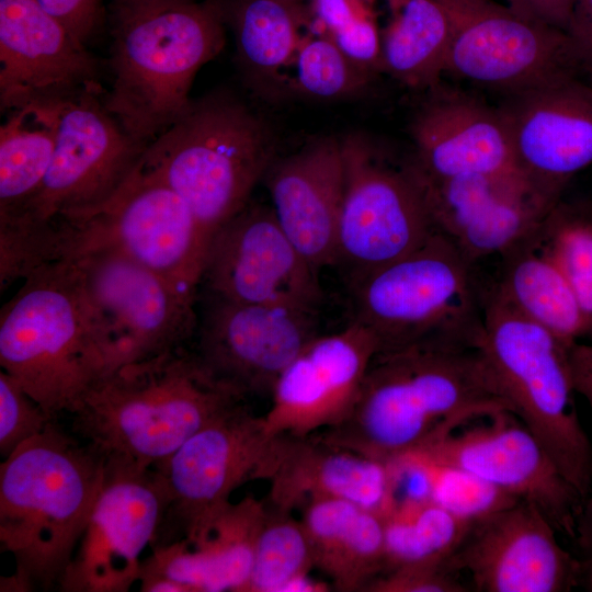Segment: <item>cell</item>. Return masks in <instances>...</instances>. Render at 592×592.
Wrapping results in <instances>:
<instances>
[{
  "label": "cell",
  "instance_id": "cell-24",
  "mask_svg": "<svg viewBox=\"0 0 592 592\" xmlns=\"http://www.w3.org/2000/svg\"><path fill=\"white\" fill-rule=\"evenodd\" d=\"M413 115L411 163L434 179L514 169L509 127L500 106L440 82Z\"/></svg>",
  "mask_w": 592,
  "mask_h": 592
},
{
  "label": "cell",
  "instance_id": "cell-39",
  "mask_svg": "<svg viewBox=\"0 0 592 592\" xmlns=\"http://www.w3.org/2000/svg\"><path fill=\"white\" fill-rule=\"evenodd\" d=\"M55 419L14 380L0 372V454L8 457L19 445L42 433Z\"/></svg>",
  "mask_w": 592,
  "mask_h": 592
},
{
  "label": "cell",
  "instance_id": "cell-15",
  "mask_svg": "<svg viewBox=\"0 0 592 592\" xmlns=\"http://www.w3.org/2000/svg\"><path fill=\"white\" fill-rule=\"evenodd\" d=\"M437 1L451 27L445 75L505 95L563 73L579 75L566 33L494 0Z\"/></svg>",
  "mask_w": 592,
  "mask_h": 592
},
{
  "label": "cell",
  "instance_id": "cell-18",
  "mask_svg": "<svg viewBox=\"0 0 592 592\" xmlns=\"http://www.w3.org/2000/svg\"><path fill=\"white\" fill-rule=\"evenodd\" d=\"M436 230L473 262L501 255L534 235L560 201L517 168L434 179L408 163Z\"/></svg>",
  "mask_w": 592,
  "mask_h": 592
},
{
  "label": "cell",
  "instance_id": "cell-36",
  "mask_svg": "<svg viewBox=\"0 0 592 592\" xmlns=\"http://www.w3.org/2000/svg\"><path fill=\"white\" fill-rule=\"evenodd\" d=\"M537 237L565 273L592 334V202L561 198Z\"/></svg>",
  "mask_w": 592,
  "mask_h": 592
},
{
  "label": "cell",
  "instance_id": "cell-46",
  "mask_svg": "<svg viewBox=\"0 0 592 592\" xmlns=\"http://www.w3.org/2000/svg\"><path fill=\"white\" fill-rule=\"evenodd\" d=\"M581 563V585H583L587 590L592 591V553L583 554Z\"/></svg>",
  "mask_w": 592,
  "mask_h": 592
},
{
  "label": "cell",
  "instance_id": "cell-5",
  "mask_svg": "<svg viewBox=\"0 0 592 592\" xmlns=\"http://www.w3.org/2000/svg\"><path fill=\"white\" fill-rule=\"evenodd\" d=\"M220 0H153L113 8L106 110L148 146L190 105L198 70L226 44Z\"/></svg>",
  "mask_w": 592,
  "mask_h": 592
},
{
  "label": "cell",
  "instance_id": "cell-13",
  "mask_svg": "<svg viewBox=\"0 0 592 592\" xmlns=\"http://www.w3.org/2000/svg\"><path fill=\"white\" fill-rule=\"evenodd\" d=\"M488 419L489 423L455 431L396 462L463 470L532 504L559 534L576 539L584 499L513 413Z\"/></svg>",
  "mask_w": 592,
  "mask_h": 592
},
{
  "label": "cell",
  "instance_id": "cell-28",
  "mask_svg": "<svg viewBox=\"0 0 592 592\" xmlns=\"http://www.w3.org/2000/svg\"><path fill=\"white\" fill-rule=\"evenodd\" d=\"M300 509L315 569L337 591H366L385 570L383 515L338 499L309 500Z\"/></svg>",
  "mask_w": 592,
  "mask_h": 592
},
{
  "label": "cell",
  "instance_id": "cell-22",
  "mask_svg": "<svg viewBox=\"0 0 592 592\" xmlns=\"http://www.w3.org/2000/svg\"><path fill=\"white\" fill-rule=\"evenodd\" d=\"M378 351L374 334L353 320L338 332L318 334L276 380L263 415L269 432L306 437L342 423Z\"/></svg>",
  "mask_w": 592,
  "mask_h": 592
},
{
  "label": "cell",
  "instance_id": "cell-21",
  "mask_svg": "<svg viewBox=\"0 0 592 592\" xmlns=\"http://www.w3.org/2000/svg\"><path fill=\"white\" fill-rule=\"evenodd\" d=\"M515 167L556 200L592 164V82L563 73L510 93L499 105Z\"/></svg>",
  "mask_w": 592,
  "mask_h": 592
},
{
  "label": "cell",
  "instance_id": "cell-26",
  "mask_svg": "<svg viewBox=\"0 0 592 592\" xmlns=\"http://www.w3.org/2000/svg\"><path fill=\"white\" fill-rule=\"evenodd\" d=\"M266 504L293 512L314 499H338L385 515L398 500L392 468L316 435H286L282 457L269 480Z\"/></svg>",
  "mask_w": 592,
  "mask_h": 592
},
{
  "label": "cell",
  "instance_id": "cell-27",
  "mask_svg": "<svg viewBox=\"0 0 592 592\" xmlns=\"http://www.w3.org/2000/svg\"><path fill=\"white\" fill-rule=\"evenodd\" d=\"M266 513L265 500L247 496L231 502L201 542L151 545L138 582L164 579L185 592H246Z\"/></svg>",
  "mask_w": 592,
  "mask_h": 592
},
{
  "label": "cell",
  "instance_id": "cell-45",
  "mask_svg": "<svg viewBox=\"0 0 592 592\" xmlns=\"http://www.w3.org/2000/svg\"><path fill=\"white\" fill-rule=\"evenodd\" d=\"M583 554L592 553V494L583 502L577 525V537Z\"/></svg>",
  "mask_w": 592,
  "mask_h": 592
},
{
  "label": "cell",
  "instance_id": "cell-16",
  "mask_svg": "<svg viewBox=\"0 0 592 592\" xmlns=\"http://www.w3.org/2000/svg\"><path fill=\"white\" fill-rule=\"evenodd\" d=\"M168 503L153 467L105 459L102 486L60 582L66 592H126L139 581Z\"/></svg>",
  "mask_w": 592,
  "mask_h": 592
},
{
  "label": "cell",
  "instance_id": "cell-20",
  "mask_svg": "<svg viewBox=\"0 0 592 592\" xmlns=\"http://www.w3.org/2000/svg\"><path fill=\"white\" fill-rule=\"evenodd\" d=\"M194 352L241 397L266 396L317 333L316 311L209 296Z\"/></svg>",
  "mask_w": 592,
  "mask_h": 592
},
{
  "label": "cell",
  "instance_id": "cell-33",
  "mask_svg": "<svg viewBox=\"0 0 592 592\" xmlns=\"http://www.w3.org/2000/svg\"><path fill=\"white\" fill-rule=\"evenodd\" d=\"M385 570L449 568L475 520L429 498L402 497L383 516ZM454 572V571H453ZM382 573V574H383Z\"/></svg>",
  "mask_w": 592,
  "mask_h": 592
},
{
  "label": "cell",
  "instance_id": "cell-48",
  "mask_svg": "<svg viewBox=\"0 0 592 592\" xmlns=\"http://www.w3.org/2000/svg\"><path fill=\"white\" fill-rule=\"evenodd\" d=\"M299 1H304V0H299ZM309 1H311V0H309Z\"/></svg>",
  "mask_w": 592,
  "mask_h": 592
},
{
  "label": "cell",
  "instance_id": "cell-34",
  "mask_svg": "<svg viewBox=\"0 0 592 592\" xmlns=\"http://www.w3.org/2000/svg\"><path fill=\"white\" fill-rule=\"evenodd\" d=\"M287 78L286 92L314 102H338L363 93L374 79L326 34L304 36Z\"/></svg>",
  "mask_w": 592,
  "mask_h": 592
},
{
  "label": "cell",
  "instance_id": "cell-1",
  "mask_svg": "<svg viewBox=\"0 0 592 592\" xmlns=\"http://www.w3.org/2000/svg\"><path fill=\"white\" fill-rule=\"evenodd\" d=\"M503 411L510 406L480 346L419 344L377 352L350 415L315 435L391 464Z\"/></svg>",
  "mask_w": 592,
  "mask_h": 592
},
{
  "label": "cell",
  "instance_id": "cell-32",
  "mask_svg": "<svg viewBox=\"0 0 592 592\" xmlns=\"http://www.w3.org/2000/svg\"><path fill=\"white\" fill-rule=\"evenodd\" d=\"M5 114L0 126V227L19 219L34 202L56 146L55 101Z\"/></svg>",
  "mask_w": 592,
  "mask_h": 592
},
{
  "label": "cell",
  "instance_id": "cell-11",
  "mask_svg": "<svg viewBox=\"0 0 592 592\" xmlns=\"http://www.w3.org/2000/svg\"><path fill=\"white\" fill-rule=\"evenodd\" d=\"M344 189L334 264L351 284L421 246L435 227L408 166L386 162L361 133L341 138Z\"/></svg>",
  "mask_w": 592,
  "mask_h": 592
},
{
  "label": "cell",
  "instance_id": "cell-31",
  "mask_svg": "<svg viewBox=\"0 0 592 592\" xmlns=\"http://www.w3.org/2000/svg\"><path fill=\"white\" fill-rule=\"evenodd\" d=\"M387 12L379 26L382 73L425 92L442 82L451 41L447 14L437 0H373Z\"/></svg>",
  "mask_w": 592,
  "mask_h": 592
},
{
  "label": "cell",
  "instance_id": "cell-35",
  "mask_svg": "<svg viewBox=\"0 0 592 592\" xmlns=\"http://www.w3.org/2000/svg\"><path fill=\"white\" fill-rule=\"evenodd\" d=\"M312 569L311 547L300 519L267 505L246 592L289 591Z\"/></svg>",
  "mask_w": 592,
  "mask_h": 592
},
{
  "label": "cell",
  "instance_id": "cell-40",
  "mask_svg": "<svg viewBox=\"0 0 592 592\" xmlns=\"http://www.w3.org/2000/svg\"><path fill=\"white\" fill-rule=\"evenodd\" d=\"M458 573L448 568H412L387 571L366 592H467Z\"/></svg>",
  "mask_w": 592,
  "mask_h": 592
},
{
  "label": "cell",
  "instance_id": "cell-2",
  "mask_svg": "<svg viewBox=\"0 0 592 592\" xmlns=\"http://www.w3.org/2000/svg\"><path fill=\"white\" fill-rule=\"evenodd\" d=\"M105 458L53 421L0 466V543L15 569L0 591L59 588L100 492Z\"/></svg>",
  "mask_w": 592,
  "mask_h": 592
},
{
  "label": "cell",
  "instance_id": "cell-8",
  "mask_svg": "<svg viewBox=\"0 0 592 592\" xmlns=\"http://www.w3.org/2000/svg\"><path fill=\"white\" fill-rule=\"evenodd\" d=\"M570 345L488 285L483 357L511 412L585 500L592 494V443L574 403Z\"/></svg>",
  "mask_w": 592,
  "mask_h": 592
},
{
  "label": "cell",
  "instance_id": "cell-37",
  "mask_svg": "<svg viewBox=\"0 0 592 592\" xmlns=\"http://www.w3.org/2000/svg\"><path fill=\"white\" fill-rule=\"evenodd\" d=\"M310 30L328 35L360 68L382 75L380 35L373 0H311Z\"/></svg>",
  "mask_w": 592,
  "mask_h": 592
},
{
  "label": "cell",
  "instance_id": "cell-4",
  "mask_svg": "<svg viewBox=\"0 0 592 592\" xmlns=\"http://www.w3.org/2000/svg\"><path fill=\"white\" fill-rule=\"evenodd\" d=\"M0 365L53 419L73 414L116 368L73 258L30 274L2 306Z\"/></svg>",
  "mask_w": 592,
  "mask_h": 592
},
{
  "label": "cell",
  "instance_id": "cell-23",
  "mask_svg": "<svg viewBox=\"0 0 592 592\" xmlns=\"http://www.w3.org/2000/svg\"><path fill=\"white\" fill-rule=\"evenodd\" d=\"M99 65L84 43L37 0H0L2 112L101 91Z\"/></svg>",
  "mask_w": 592,
  "mask_h": 592
},
{
  "label": "cell",
  "instance_id": "cell-7",
  "mask_svg": "<svg viewBox=\"0 0 592 592\" xmlns=\"http://www.w3.org/2000/svg\"><path fill=\"white\" fill-rule=\"evenodd\" d=\"M476 264L434 230L417 249L350 285L353 321L379 351L430 344L479 348L487 286Z\"/></svg>",
  "mask_w": 592,
  "mask_h": 592
},
{
  "label": "cell",
  "instance_id": "cell-30",
  "mask_svg": "<svg viewBox=\"0 0 592 592\" xmlns=\"http://www.w3.org/2000/svg\"><path fill=\"white\" fill-rule=\"evenodd\" d=\"M537 231L500 255L499 277L492 285L522 315L572 344L591 335L590 326L565 273L540 243Z\"/></svg>",
  "mask_w": 592,
  "mask_h": 592
},
{
  "label": "cell",
  "instance_id": "cell-38",
  "mask_svg": "<svg viewBox=\"0 0 592 592\" xmlns=\"http://www.w3.org/2000/svg\"><path fill=\"white\" fill-rule=\"evenodd\" d=\"M395 464L418 468L426 480L429 499L473 520L520 501L463 470L405 462Z\"/></svg>",
  "mask_w": 592,
  "mask_h": 592
},
{
  "label": "cell",
  "instance_id": "cell-43",
  "mask_svg": "<svg viewBox=\"0 0 592 592\" xmlns=\"http://www.w3.org/2000/svg\"><path fill=\"white\" fill-rule=\"evenodd\" d=\"M513 10L533 21L567 32L576 0H506Z\"/></svg>",
  "mask_w": 592,
  "mask_h": 592
},
{
  "label": "cell",
  "instance_id": "cell-9",
  "mask_svg": "<svg viewBox=\"0 0 592 592\" xmlns=\"http://www.w3.org/2000/svg\"><path fill=\"white\" fill-rule=\"evenodd\" d=\"M286 435L269 432L263 415L238 405L217 418L153 468L168 503L151 545L201 542L246 482L273 476Z\"/></svg>",
  "mask_w": 592,
  "mask_h": 592
},
{
  "label": "cell",
  "instance_id": "cell-17",
  "mask_svg": "<svg viewBox=\"0 0 592 592\" xmlns=\"http://www.w3.org/2000/svg\"><path fill=\"white\" fill-rule=\"evenodd\" d=\"M202 282L208 296L316 311L318 270L300 253L271 206L251 201L212 236Z\"/></svg>",
  "mask_w": 592,
  "mask_h": 592
},
{
  "label": "cell",
  "instance_id": "cell-44",
  "mask_svg": "<svg viewBox=\"0 0 592 592\" xmlns=\"http://www.w3.org/2000/svg\"><path fill=\"white\" fill-rule=\"evenodd\" d=\"M569 364L576 392L585 399L592 411V343H572Z\"/></svg>",
  "mask_w": 592,
  "mask_h": 592
},
{
  "label": "cell",
  "instance_id": "cell-42",
  "mask_svg": "<svg viewBox=\"0 0 592 592\" xmlns=\"http://www.w3.org/2000/svg\"><path fill=\"white\" fill-rule=\"evenodd\" d=\"M566 35L577 72L592 82V0H576Z\"/></svg>",
  "mask_w": 592,
  "mask_h": 592
},
{
  "label": "cell",
  "instance_id": "cell-3",
  "mask_svg": "<svg viewBox=\"0 0 592 592\" xmlns=\"http://www.w3.org/2000/svg\"><path fill=\"white\" fill-rule=\"evenodd\" d=\"M243 400L183 345L112 371L72 414V428L105 459L153 467Z\"/></svg>",
  "mask_w": 592,
  "mask_h": 592
},
{
  "label": "cell",
  "instance_id": "cell-41",
  "mask_svg": "<svg viewBox=\"0 0 592 592\" xmlns=\"http://www.w3.org/2000/svg\"><path fill=\"white\" fill-rule=\"evenodd\" d=\"M37 1L86 45L103 23L104 11L101 0Z\"/></svg>",
  "mask_w": 592,
  "mask_h": 592
},
{
  "label": "cell",
  "instance_id": "cell-14",
  "mask_svg": "<svg viewBox=\"0 0 592 592\" xmlns=\"http://www.w3.org/2000/svg\"><path fill=\"white\" fill-rule=\"evenodd\" d=\"M78 228V253L96 244L113 246L197 296L208 237L187 203L139 163L119 190Z\"/></svg>",
  "mask_w": 592,
  "mask_h": 592
},
{
  "label": "cell",
  "instance_id": "cell-25",
  "mask_svg": "<svg viewBox=\"0 0 592 592\" xmlns=\"http://www.w3.org/2000/svg\"><path fill=\"white\" fill-rule=\"evenodd\" d=\"M278 224L317 269L334 264L344 189L341 138L323 136L275 159L264 179Z\"/></svg>",
  "mask_w": 592,
  "mask_h": 592
},
{
  "label": "cell",
  "instance_id": "cell-12",
  "mask_svg": "<svg viewBox=\"0 0 592 592\" xmlns=\"http://www.w3.org/2000/svg\"><path fill=\"white\" fill-rule=\"evenodd\" d=\"M72 258L116 368L183 346L196 332V297L121 250L96 244Z\"/></svg>",
  "mask_w": 592,
  "mask_h": 592
},
{
  "label": "cell",
  "instance_id": "cell-10",
  "mask_svg": "<svg viewBox=\"0 0 592 592\" xmlns=\"http://www.w3.org/2000/svg\"><path fill=\"white\" fill-rule=\"evenodd\" d=\"M83 91L55 101L56 146L42 189L26 212L0 232L77 226L94 215L138 166L146 145Z\"/></svg>",
  "mask_w": 592,
  "mask_h": 592
},
{
  "label": "cell",
  "instance_id": "cell-29",
  "mask_svg": "<svg viewBox=\"0 0 592 592\" xmlns=\"http://www.w3.org/2000/svg\"><path fill=\"white\" fill-rule=\"evenodd\" d=\"M224 5L248 86L265 96L286 92L285 72L310 29L309 7L299 0H229Z\"/></svg>",
  "mask_w": 592,
  "mask_h": 592
},
{
  "label": "cell",
  "instance_id": "cell-47",
  "mask_svg": "<svg viewBox=\"0 0 592 592\" xmlns=\"http://www.w3.org/2000/svg\"><path fill=\"white\" fill-rule=\"evenodd\" d=\"M153 0H114L113 8L116 7H129Z\"/></svg>",
  "mask_w": 592,
  "mask_h": 592
},
{
  "label": "cell",
  "instance_id": "cell-6",
  "mask_svg": "<svg viewBox=\"0 0 592 592\" xmlns=\"http://www.w3.org/2000/svg\"><path fill=\"white\" fill-rule=\"evenodd\" d=\"M275 152L267 122L234 92L220 89L192 99L148 144L139 167L187 203L210 240L250 202Z\"/></svg>",
  "mask_w": 592,
  "mask_h": 592
},
{
  "label": "cell",
  "instance_id": "cell-19",
  "mask_svg": "<svg viewBox=\"0 0 592 592\" xmlns=\"http://www.w3.org/2000/svg\"><path fill=\"white\" fill-rule=\"evenodd\" d=\"M530 503L517 501L476 519L449 561L478 592H568L581 585L582 563Z\"/></svg>",
  "mask_w": 592,
  "mask_h": 592
}]
</instances>
